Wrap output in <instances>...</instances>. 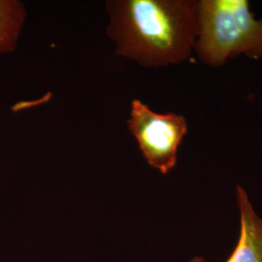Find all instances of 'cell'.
Segmentation results:
<instances>
[{"label": "cell", "instance_id": "obj_4", "mask_svg": "<svg viewBox=\"0 0 262 262\" xmlns=\"http://www.w3.org/2000/svg\"><path fill=\"white\" fill-rule=\"evenodd\" d=\"M240 212V237L234 252L225 262H262V219L256 214L246 189L236 187Z\"/></svg>", "mask_w": 262, "mask_h": 262}, {"label": "cell", "instance_id": "obj_1", "mask_svg": "<svg viewBox=\"0 0 262 262\" xmlns=\"http://www.w3.org/2000/svg\"><path fill=\"white\" fill-rule=\"evenodd\" d=\"M108 36L118 56L145 67L179 64L198 37L197 1L109 0Z\"/></svg>", "mask_w": 262, "mask_h": 262}, {"label": "cell", "instance_id": "obj_5", "mask_svg": "<svg viewBox=\"0 0 262 262\" xmlns=\"http://www.w3.org/2000/svg\"><path fill=\"white\" fill-rule=\"evenodd\" d=\"M27 18L19 0H0V56L15 52Z\"/></svg>", "mask_w": 262, "mask_h": 262}, {"label": "cell", "instance_id": "obj_6", "mask_svg": "<svg viewBox=\"0 0 262 262\" xmlns=\"http://www.w3.org/2000/svg\"><path fill=\"white\" fill-rule=\"evenodd\" d=\"M187 262H206V260L201 256H194L193 258H191L189 261Z\"/></svg>", "mask_w": 262, "mask_h": 262}, {"label": "cell", "instance_id": "obj_2", "mask_svg": "<svg viewBox=\"0 0 262 262\" xmlns=\"http://www.w3.org/2000/svg\"><path fill=\"white\" fill-rule=\"evenodd\" d=\"M197 17L194 51L204 64L223 66L240 54L262 57V17L253 18L249 1H197Z\"/></svg>", "mask_w": 262, "mask_h": 262}, {"label": "cell", "instance_id": "obj_3", "mask_svg": "<svg viewBox=\"0 0 262 262\" xmlns=\"http://www.w3.org/2000/svg\"><path fill=\"white\" fill-rule=\"evenodd\" d=\"M127 126L150 166L164 175L176 166L179 147L187 132L184 116L154 112L140 100L133 99Z\"/></svg>", "mask_w": 262, "mask_h": 262}]
</instances>
